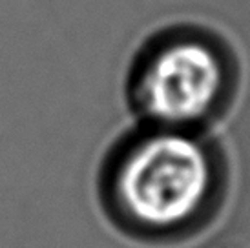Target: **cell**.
<instances>
[{"instance_id":"cell-2","label":"cell","mask_w":250,"mask_h":248,"mask_svg":"<svg viewBox=\"0 0 250 248\" xmlns=\"http://www.w3.org/2000/svg\"><path fill=\"white\" fill-rule=\"evenodd\" d=\"M236 88L234 57L212 35L172 31L141 55L130 99L145 124L203 131L227 110Z\"/></svg>"},{"instance_id":"cell-1","label":"cell","mask_w":250,"mask_h":248,"mask_svg":"<svg viewBox=\"0 0 250 248\" xmlns=\"http://www.w3.org/2000/svg\"><path fill=\"white\" fill-rule=\"evenodd\" d=\"M229 185L215 141L197 130L145 124L106 153L101 208L119 232L148 245L188 241L214 221Z\"/></svg>"}]
</instances>
